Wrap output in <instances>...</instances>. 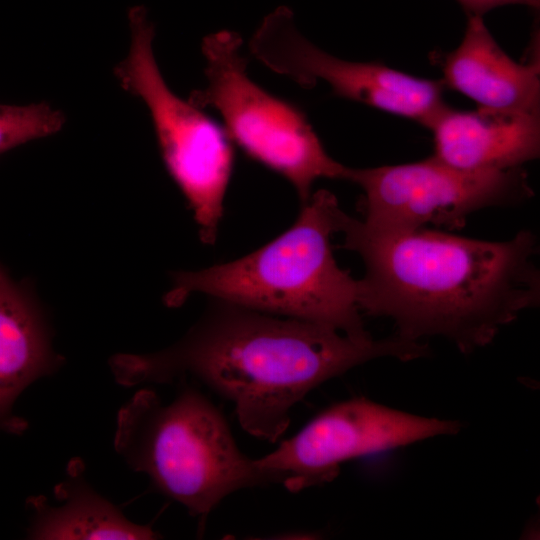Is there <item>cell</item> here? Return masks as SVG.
<instances>
[{
	"instance_id": "cell-1",
	"label": "cell",
	"mask_w": 540,
	"mask_h": 540,
	"mask_svg": "<svg viewBox=\"0 0 540 540\" xmlns=\"http://www.w3.org/2000/svg\"><path fill=\"white\" fill-rule=\"evenodd\" d=\"M428 353L426 344L398 335L357 340L324 325L215 300L179 342L148 354H116L109 365L126 387L194 376L234 404L247 433L275 442L292 408L325 381L376 358L410 361Z\"/></svg>"
},
{
	"instance_id": "cell-2",
	"label": "cell",
	"mask_w": 540,
	"mask_h": 540,
	"mask_svg": "<svg viewBox=\"0 0 540 540\" xmlns=\"http://www.w3.org/2000/svg\"><path fill=\"white\" fill-rule=\"evenodd\" d=\"M338 233L341 248L356 252L365 266L360 311L392 319L404 339L441 336L470 353L539 305V247L528 230L505 241L426 227L386 231L343 211Z\"/></svg>"
},
{
	"instance_id": "cell-3",
	"label": "cell",
	"mask_w": 540,
	"mask_h": 540,
	"mask_svg": "<svg viewBox=\"0 0 540 540\" xmlns=\"http://www.w3.org/2000/svg\"><path fill=\"white\" fill-rule=\"evenodd\" d=\"M327 190L302 203L294 224L258 250L237 260L173 275L168 306L194 293L265 313L336 329L357 340L372 338L358 305L359 281L341 269L332 252L342 213Z\"/></svg>"
},
{
	"instance_id": "cell-4",
	"label": "cell",
	"mask_w": 540,
	"mask_h": 540,
	"mask_svg": "<svg viewBox=\"0 0 540 540\" xmlns=\"http://www.w3.org/2000/svg\"><path fill=\"white\" fill-rule=\"evenodd\" d=\"M114 448L200 521L228 495L276 483L241 452L217 407L189 386L168 404L151 389L137 391L117 414Z\"/></svg>"
},
{
	"instance_id": "cell-5",
	"label": "cell",
	"mask_w": 540,
	"mask_h": 540,
	"mask_svg": "<svg viewBox=\"0 0 540 540\" xmlns=\"http://www.w3.org/2000/svg\"><path fill=\"white\" fill-rule=\"evenodd\" d=\"M241 48L242 38L233 31L204 37L207 85L189 101L201 109L213 107L232 143L284 177L302 203L318 179L346 180L349 167L327 153L305 113L249 77Z\"/></svg>"
},
{
	"instance_id": "cell-6",
	"label": "cell",
	"mask_w": 540,
	"mask_h": 540,
	"mask_svg": "<svg viewBox=\"0 0 540 540\" xmlns=\"http://www.w3.org/2000/svg\"><path fill=\"white\" fill-rule=\"evenodd\" d=\"M128 21L130 46L114 68L115 77L146 105L165 167L193 211L200 239L213 244L233 171V143L223 126L165 82L153 53L155 32L147 10L130 8Z\"/></svg>"
},
{
	"instance_id": "cell-7",
	"label": "cell",
	"mask_w": 540,
	"mask_h": 540,
	"mask_svg": "<svg viewBox=\"0 0 540 540\" xmlns=\"http://www.w3.org/2000/svg\"><path fill=\"white\" fill-rule=\"evenodd\" d=\"M363 191L359 210L367 226L386 231L427 225L454 230L483 208L517 204L532 195L521 168L468 171L436 157L372 168H349Z\"/></svg>"
},
{
	"instance_id": "cell-8",
	"label": "cell",
	"mask_w": 540,
	"mask_h": 540,
	"mask_svg": "<svg viewBox=\"0 0 540 540\" xmlns=\"http://www.w3.org/2000/svg\"><path fill=\"white\" fill-rule=\"evenodd\" d=\"M461 428L455 420L414 415L353 398L323 410L256 462L276 483L298 492L332 481L347 460L454 435Z\"/></svg>"
},
{
	"instance_id": "cell-9",
	"label": "cell",
	"mask_w": 540,
	"mask_h": 540,
	"mask_svg": "<svg viewBox=\"0 0 540 540\" xmlns=\"http://www.w3.org/2000/svg\"><path fill=\"white\" fill-rule=\"evenodd\" d=\"M251 54L270 70L301 87L318 81L335 95L428 126L443 101L442 80L415 77L378 62H353L317 47L296 27L293 12L280 6L268 14L253 37Z\"/></svg>"
},
{
	"instance_id": "cell-10",
	"label": "cell",
	"mask_w": 540,
	"mask_h": 540,
	"mask_svg": "<svg viewBox=\"0 0 540 540\" xmlns=\"http://www.w3.org/2000/svg\"><path fill=\"white\" fill-rule=\"evenodd\" d=\"M426 128L433 135V156L462 170L520 168L540 152L539 112L462 111L445 105Z\"/></svg>"
},
{
	"instance_id": "cell-11",
	"label": "cell",
	"mask_w": 540,
	"mask_h": 540,
	"mask_svg": "<svg viewBox=\"0 0 540 540\" xmlns=\"http://www.w3.org/2000/svg\"><path fill=\"white\" fill-rule=\"evenodd\" d=\"M539 76L538 57L516 62L494 40L482 16H468L462 41L444 59L442 82L481 109L539 112Z\"/></svg>"
},
{
	"instance_id": "cell-12",
	"label": "cell",
	"mask_w": 540,
	"mask_h": 540,
	"mask_svg": "<svg viewBox=\"0 0 540 540\" xmlns=\"http://www.w3.org/2000/svg\"><path fill=\"white\" fill-rule=\"evenodd\" d=\"M63 363L52 347L44 314L0 264V430L17 434L26 430L27 422L12 412L15 400Z\"/></svg>"
},
{
	"instance_id": "cell-13",
	"label": "cell",
	"mask_w": 540,
	"mask_h": 540,
	"mask_svg": "<svg viewBox=\"0 0 540 540\" xmlns=\"http://www.w3.org/2000/svg\"><path fill=\"white\" fill-rule=\"evenodd\" d=\"M85 466L74 458L66 477L54 489L55 504L45 496L28 498L33 511L28 530L30 539L91 540L160 538L150 526L130 521L121 510L98 494L85 479Z\"/></svg>"
},
{
	"instance_id": "cell-14",
	"label": "cell",
	"mask_w": 540,
	"mask_h": 540,
	"mask_svg": "<svg viewBox=\"0 0 540 540\" xmlns=\"http://www.w3.org/2000/svg\"><path fill=\"white\" fill-rule=\"evenodd\" d=\"M65 122L64 113L46 102L23 106L0 104V155L59 132Z\"/></svg>"
},
{
	"instance_id": "cell-15",
	"label": "cell",
	"mask_w": 540,
	"mask_h": 540,
	"mask_svg": "<svg viewBox=\"0 0 540 540\" xmlns=\"http://www.w3.org/2000/svg\"><path fill=\"white\" fill-rule=\"evenodd\" d=\"M463 7L468 16H482L484 13L493 8L509 5L520 4L539 8L540 0H457Z\"/></svg>"
}]
</instances>
